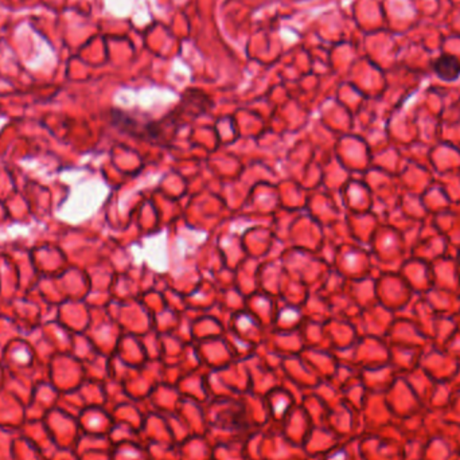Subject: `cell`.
Listing matches in <instances>:
<instances>
[{
  "instance_id": "obj_1",
  "label": "cell",
  "mask_w": 460,
  "mask_h": 460,
  "mask_svg": "<svg viewBox=\"0 0 460 460\" xmlns=\"http://www.w3.org/2000/svg\"><path fill=\"white\" fill-rule=\"evenodd\" d=\"M433 69L436 74L444 81H455L460 77V61L454 55L444 54L439 57Z\"/></svg>"
}]
</instances>
